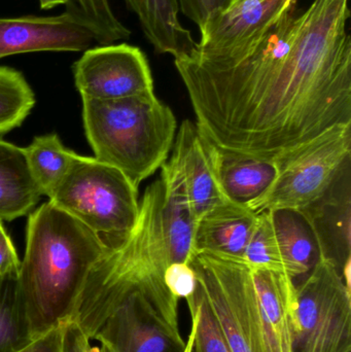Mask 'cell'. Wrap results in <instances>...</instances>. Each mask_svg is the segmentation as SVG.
<instances>
[{"mask_svg": "<svg viewBox=\"0 0 351 352\" xmlns=\"http://www.w3.org/2000/svg\"><path fill=\"white\" fill-rule=\"evenodd\" d=\"M139 21L148 43L159 54L173 58L195 47L189 29L181 24L177 0H124Z\"/></svg>", "mask_w": 351, "mask_h": 352, "instance_id": "18", "label": "cell"}, {"mask_svg": "<svg viewBox=\"0 0 351 352\" xmlns=\"http://www.w3.org/2000/svg\"><path fill=\"white\" fill-rule=\"evenodd\" d=\"M189 264L230 352H292L298 307L294 278L207 252L193 254Z\"/></svg>", "mask_w": 351, "mask_h": 352, "instance_id": "2", "label": "cell"}, {"mask_svg": "<svg viewBox=\"0 0 351 352\" xmlns=\"http://www.w3.org/2000/svg\"><path fill=\"white\" fill-rule=\"evenodd\" d=\"M6 279L8 278H2V277H0V294H1L2 289H3Z\"/></svg>", "mask_w": 351, "mask_h": 352, "instance_id": "32", "label": "cell"}, {"mask_svg": "<svg viewBox=\"0 0 351 352\" xmlns=\"http://www.w3.org/2000/svg\"><path fill=\"white\" fill-rule=\"evenodd\" d=\"M82 100L84 132L95 159L121 171L136 188L166 162L177 119L155 93Z\"/></svg>", "mask_w": 351, "mask_h": 352, "instance_id": "4", "label": "cell"}, {"mask_svg": "<svg viewBox=\"0 0 351 352\" xmlns=\"http://www.w3.org/2000/svg\"><path fill=\"white\" fill-rule=\"evenodd\" d=\"M29 170L43 196H53L78 154L68 150L57 134L37 136L24 148Z\"/></svg>", "mask_w": 351, "mask_h": 352, "instance_id": "21", "label": "cell"}, {"mask_svg": "<svg viewBox=\"0 0 351 352\" xmlns=\"http://www.w3.org/2000/svg\"><path fill=\"white\" fill-rule=\"evenodd\" d=\"M67 0H38L39 6L41 10H53L56 6H66Z\"/></svg>", "mask_w": 351, "mask_h": 352, "instance_id": "30", "label": "cell"}, {"mask_svg": "<svg viewBox=\"0 0 351 352\" xmlns=\"http://www.w3.org/2000/svg\"><path fill=\"white\" fill-rule=\"evenodd\" d=\"M144 296L155 308L171 336L185 344L179 330V303L169 291L164 277L142 260L133 231L125 240L111 246L93 267L78 296L69 322H76L92 341L105 318L122 301L133 295Z\"/></svg>", "mask_w": 351, "mask_h": 352, "instance_id": "5", "label": "cell"}, {"mask_svg": "<svg viewBox=\"0 0 351 352\" xmlns=\"http://www.w3.org/2000/svg\"><path fill=\"white\" fill-rule=\"evenodd\" d=\"M194 338H195V331H194V327L191 324V332H190L189 338L185 342V349L183 352H193Z\"/></svg>", "mask_w": 351, "mask_h": 352, "instance_id": "31", "label": "cell"}, {"mask_svg": "<svg viewBox=\"0 0 351 352\" xmlns=\"http://www.w3.org/2000/svg\"><path fill=\"white\" fill-rule=\"evenodd\" d=\"M170 159L161 167L164 195L189 207L196 219L227 201L214 170V146L190 120L181 123Z\"/></svg>", "mask_w": 351, "mask_h": 352, "instance_id": "9", "label": "cell"}, {"mask_svg": "<svg viewBox=\"0 0 351 352\" xmlns=\"http://www.w3.org/2000/svg\"><path fill=\"white\" fill-rule=\"evenodd\" d=\"M238 1V0H227L226 6H228V4L234 3V2Z\"/></svg>", "mask_w": 351, "mask_h": 352, "instance_id": "33", "label": "cell"}, {"mask_svg": "<svg viewBox=\"0 0 351 352\" xmlns=\"http://www.w3.org/2000/svg\"><path fill=\"white\" fill-rule=\"evenodd\" d=\"M41 196L29 170L24 148L0 140V223L28 214Z\"/></svg>", "mask_w": 351, "mask_h": 352, "instance_id": "19", "label": "cell"}, {"mask_svg": "<svg viewBox=\"0 0 351 352\" xmlns=\"http://www.w3.org/2000/svg\"><path fill=\"white\" fill-rule=\"evenodd\" d=\"M94 45L91 27L67 10L56 16L0 18V60L34 52H84Z\"/></svg>", "mask_w": 351, "mask_h": 352, "instance_id": "11", "label": "cell"}, {"mask_svg": "<svg viewBox=\"0 0 351 352\" xmlns=\"http://www.w3.org/2000/svg\"><path fill=\"white\" fill-rule=\"evenodd\" d=\"M179 12L201 28L204 23L226 6L227 0H177Z\"/></svg>", "mask_w": 351, "mask_h": 352, "instance_id": "26", "label": "cell"}, {"mask_svg": "<svg viewBox=\"0 0 351 352\" xmlns=\"http://www.w3.org/2000/svg\"><path fill=\"white\" fill-rule=\"evenodd\" d=\"M278 173L263 196L249 204L255 213L302 211L317 202L351 165V125L335 126L280 155Z\"/></svg>", "mask_w": 351, "mask_h": 352, "instance_id": "7", "label": "cell"}, {"mask_svg": "<svg viewBox=\"0 0 351 352\" xmlns=\"http://www.w3.org/2000/svg\"><path fill=\"white\" fill-rule=\"evenodd\" d=\"M20 265L12 239L2 226L0 227V277L16 279Z\"/></svg>", "mask_w": 351, "mask_h": 352, "instance_id": "27", "label": "cell"}, {"mask_svg": "<svg viewBox=\"0 0 351 352\" xmlns=\"http://www.w3.org/2000/svg\"><path fill=\"white\" fill-rule=\"evenodd\" d=\"M109 248L49 201L30 213L16 293L33 339L69 322L89 273Z\"/></svg>", "mask_w": 351, "mask_h": 352, "instance_id": "3", "label": "cell"}, {"mask_svg": "<svg viewBox=\"0 0 351 352\" xmlns=\"http://www.w3.org/2000/svg\"><path fill=\"white\" fill-rule=\"evenodd\" d=\"M62 352H102L100 347L92 346L90 339L73 322H64Z\"/></svg>", "mask_w": 351, "mask_h": 352, "instance_id": "28", "label": "cell"}, {"mask_svg": "<svg viewBox=\"0 0 351 352\" xmlns=\"http://www.w3.org/2000/svg\"><path fill=\"white\" fill-rule=\"evenodd\" d=\"M102 352H183L150 302L133 294L122 301L95 333Z\"/></svg>", "mask_w": 351, "mask_h": 352, "instance_id": "12", "label": "cell"}, {"mask_svg": "<svg viewBox=\"0 0 351 352\" xmlns=\"http://www.w3.org/2000/svg\"><path fill=\"white\" fill-rule=\"evenodd\" d=\"M268 212L282 272L294 279L306 275L319 258V245L308 221L300 211L278 209Z\"/></svg>", "mask_w": 351, "mask_h": 352, "instance_id": "17", "label": "cell"}, {"mask_svg": "<svg viewBox=\"0 0 351 352\" xmlns=\"http://www.w3.org/2000/svg\"><path fill=\"white\" fill-rule=\"evenodd\" d=\"M257 221L258 213L229 200L212 207L196 223L194 254L207 252L245 261Z\"/></svg>", "mask_w": 351, "mask_h": 352, "instance_id": "15", "label": "cell"}, {"mask_svg": "<svg viewBox=\"0 0 351 352\" xmlns=\"http://www.w3.org/2000/svg\"><path fill=\"white\" fill-rule=\"evenodd\" d=\"M34 105V93L24 76L0 66V135L20 127Z\"/></svg>", "mask_w": 351, "mask_h": 352, "instance_id": "22", "label": "cell"}, {"mask_svg": "<svg viewBox=\"0 0 351 352\" xmlns=\"http://www.w3.org/2000/svg\"><path fill=\"white\" fill-rule=\"evenodd\" d=\"M300 212L313 229L319 256L333 263L351 285V165L324 196Z\"/></svg>", "mask_w": 351, "mask_h": 352, "instance_id": "13", "label": "cell"}, {"mask_svg": "<svg viewBox=\"0 0 351 352\" xmlns=\"http://www.w3.org/2000/svg\"><path fill=\"white\" fill-rule=\"evenodd\" d=\"M297 296L292 352H350L351 287L339 269L319 256Z\"/></svg>", "mask_w": 351, "mask_h": 352, "instance_id": "8", "label": "cell"}, {"mask_svg": "<svg viewBox=\"0 0 351 352\" xmlns=\"http://www.w3.org/2000/svg\"><path fill=\"white\" fill-rule=\"evenodd\" d=\"M73 78L82 99L117 100L155 93L146 54L126 43L84 51L73 64Z\"/></svg>", "mask_w": 351, "mask_h": 352, "instance_id": "10", "label": "cell"}, {"mask_svg": "<svg viewBox=\"0 0 351 352\" xmlns=\"http://www.w3.org/2000/svg\"><path fill=\"white\" fill-rule=\"evenodd\" d=\"M350 0H313L241 45L174 58L196 126L216 148L276 158L351 125Z\"/></svg>", "mask_w": 351, "mask_h": 352, "instance_id": "1", "label": "cell"}, {"mask_svg": "<svg viewBox=\"0 0 351 352\" xmlns=\"http://www.w3.org/2000/svg\"><path fill=\"white\" fill-rule=\"evenodd\" d=\"M189 311L195 331L193 352H230L198 285Z\"/></svg>", "mask_w": 351, "mask_h": 352, "instance_id": "24", "label": "cell"}, {"mask_svg": "<svg viewBox=\"0 0 351 352\" xmlns=\"http://www.w3.org/2000/svg\"><path fill=\"white\" fill-rule=\"evenodd\" d=\"M0 227H2V223H0Z\"/></svg>", "mask_w": 351, "mask_h": 352, "instance_id": "34", "label": "cell"}, {"mask_svg": "<svg viewBox=\"0 0 351 352\" xmlns=\"http://www.w3.org/2000/svg\"><path fill=\"white\" fill-rule=\"evenodd\" d=\"M165 283L170 293L177 299L185 300L188 306L195 300L198 281L195 271L189 263H172L165 271Z\"/></svg>", "mask_w": 351, "mask_h": 352, "instance_id": "25", "label": "cell"}, {"mask_svg": "<svg viewBox=\"0 0 351 352\" xmlns=\"http://www.w3.org/2000/svg\"><path fill=\"white\" fill-rule=\"evenodd\" d=\"M216 179L227 200L249 206L265 194L276 173L275 161L225 152L214 146Z\"/></svg>", "mask_w": 351, "mask_h": 352, "instance_id": "16", "label": "cell"}, {"mask_svg": "<svg viewBox=\"0 0 351 352\" xmlns=\"http://www.w3.org/2000/svg\"><path fill=\"white\" fill-rule=\"evenodd\" d=\"M49 201L109 246L125 240L139 217L138 188L127 176L97 159L78 155Z\"/></svg>", "mask_w": 351, "mask_h": 352, "instance_id": "6", "label": "cell"}, {"mask_svg": "<svg viewBox=\"0 0 351 352\" xmlns=\"http://www.w3.org/2000/svg\"><path fill=\"white\" fill-rule=\"evenodd\" d=\"M33 340L16 297V279L8 278L0 294V352H16Z\"/></svg>", "mask_w": 351, "mask_h": 352, "instance_id": "23", "label": "cell"}, {"mask_svg": "<svg viewBox=\"0 0 351 352\" xmlns=\"http://www.w3.org/2000/svg\"><path fill=\"white\" fill-rule=\"evenodd\" d=\"M298 0H238L228 4L208 19L199 29L195 50L204 55H216L241 45L275 22Z\"/></svg>", "mask_w": 351, "mask_h": 352, "instance_id": "14", "label": "cell"}, {"mask_svg": "<svg viewBox=\"0 0 351 352\" xmlns=\"http://www.w3.org/2000/svg\"><path fill=\"white\" fill-rule=\"evenodd\" d=\"M152 195L157 229L171 264L189 263L194 254L197 219L187 205L165 196L160 179L148 186Z\"/></svg>", "mask_w": 351, "mask_h": 352, "instance_id": "20", "label": "cell"}, {"mask_svg": "<svg viewBox=\"0 0 351 352\" xmlns=\"http://www.w3.org/2000/svg\"><path fill=\"white\" fill-rule=\"evenodd\" d=\"M64 324L35 338L30 344L16 352H62Z\"/></svg>", "mask_w": 351, "mask_h": 352, "instance_id": "29", "label": "cell"}]
</instances>
